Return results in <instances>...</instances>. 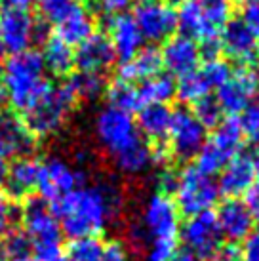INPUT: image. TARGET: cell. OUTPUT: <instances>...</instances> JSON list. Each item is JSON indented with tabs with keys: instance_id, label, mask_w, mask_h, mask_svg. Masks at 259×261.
<instances>
[{
	"instance_id": "obj_7",
	"label": "cell",
	"mask_w": 259,
	"mask_h": 261,
	"mask_svg": "<svg viewBox=\"0 0 259 261\" xmlns=\"http://www.w3.org/2000/svg\"><path fill=\"white\" fill-rule=\"evenodd\" d=\"M172 193L175 195L173 202L179 214L187 218L212 212L221 195L214 177L200 172L196 166H185L181 172H177Z\"/></svg>"
},
{
	"instance_id": "obj_45",
	"label": "cell",
	"mask_w": 259,
	"mask_h": 261,
	"mask_svg": "<svg viewBox=\"0 0 259 261\" xmlns=\"http://www.w3.org/2000/svg\"><path fill=\"white\" fill-rule=\"evenodd\" d=\"M242 202L246 204V208L250 212V216H252L253 221H257L259 223V181L253 183L252 187L248 189L244 193V200Z\"/></svg>"
},
{
	"instance_id": "obj_53",
	"label": "cell",
	"mask_w": 259,
	"mask_h": 261,
	"mask_svg": "<svg viewBox=\"0 0 259 261\" xmlns=\"http://www.w3.org/2000/svg\"><path fill=\"white\" fill-rule=\"evenodd\" d=\"M253 170H255V175H259V154L253 159Z\"/></svg>"
},
{
	"instance_id": "obj_4",
	"label": "cell",
	"mask_w": 259,
	"mask_h": 261,
	"mask_svg": "<svg viewBox=\"0 0 259 261\" xmlns=\"http://www.w3.org/2000/svg\"><path fill=\"white\" fill-rule=\"evenodd\" d=\"M21 232L27 237L38 261H63V231L51 206L42 198H25L21 212Z\"/></svg>"
},
{
	"instance_id": "obj_31",
	"label": "cell",
	"mask_w": 259,
	"mask_h": 261,
	"mask_svg": "<svg viewBox=\"0 0 259 261\" xmlns=\"http://www.w3.org/2000/svg\"><path fill=\"white\" fill-rule=\"evenodd\" d=\"M105 94L109 97V105L124 111V113L132 115V113H137L139 109H143V103L139 99V92H137V84L116 80L113 86L107 88Z\"/></svg>"
},
{
	"instance_id": "obj_49",
	"label": "cell",
	"mask_w": 259,
	"mask_h": 261,
	"mask_svg": "<svg viewBox=\"0 0 259 261\" xmlns=\"http://www.w3.org/2000/svg\"><path fill=\"white\" fill-rule=\"evenodd\" d=\"M204 261H238V257L230 250H225V248H221V252H217L216 255H212V257H208V259Z\"/></svg>"
},
{
	"instance_id": "obj_51",
	"label": "cell",
	"mask_w": 259,
	"mask_h": 261,
	"mask_svg": "<svg viewBox=\"0 0 259 261\" xmlns=\"http://www.w3.org/2000/svg\"><path fill=\"white\" fill-rule=\"evenodd\" d=\"M6 261H38L33 254L25 255H15V257H6Z\"/></svg>"
},
{
	"instance_id": "obj_19",
	"label": "cell",
	"mask_w": 259,
	"mask_h": 261,
	"mask_svg": "<svg viewBox=\"0 0 259 261\" xmlns=\"http://www.w3.org/2000/svg\"><path fill=\"white\" fill-rule=\"evenodd\" d=\"M221 237L230 242H244L253 229V219L246 204L238 198H227L216 214Z\"/></svg>"
},
{
	"instance_id": "obj_20",
	"label": "cell",
	"mask_w": 259,
	"mask_h": 261,
	"mask_svg": "<svg viewBox=\"0 0 259 261\" xmlns=\"http://www.w3.org/2000/svg\"><path fill=\"white\" fill-rule=\"evenodd\" d=\"M219 193H223L229 198H238L242 196L255 183V170H253V159L248 154H240L227 162L223 170L219 172Z\"/></svg>"
},
{
	"instance_id": "obj_32",
	"label": "cell",
	"mask_w": 259,
	"mask_h": 261,
	"mask_svg": "<svg viewBox=\"0 0 259 261\" xmlns=\"http://www.w3.org/2000/svg\"><path fill=\"white\" fill-rule=\"evenodd\" d=\"M103 242L97 237H84L72 239L65 250L63 261H101Z\"/></svg>"
},
{
	"instance_id": "obj_22",
	"label": "cell",
	"mask_w": 259,
	"mask_h": 261,
	"mask_svg": "<svg viewBox=\"0 0 259 261\" xmlns=\"http://www.w3.org/2000/svg\"><path fill=\"white\" fill-rule=\"evenodd\" d=\"M172 118L173 111L168 105H145L143 109L137 111L136 126L143 139L162 143L170 134Z\"/></svg>"
},
{
	"instance_id": "obj_11",
	"label": "cell",
	"mask_w": 259,
	"mask_h": 261,
	"mask_svg": "<svg viewBox=\"0 0 259 261\" xmlns=\"http://www.w3.org/2000/svg\"><path fill=\"white\" fill-rule=\"evenodd\" d=\"M42 38V27L29 10H0V42L4 51L19 54L33 50V44Z\"/></svg>"
},
{
	"instance_id": "obj_21",
	"label": "cell",
	"mask_w": 259,
	"mask_h": 261,
	"mask_svg": "<svg viewBox=\"0 0 259 261\" xmlns=\"http://www.w3.org/2000/svg\"><path fill=\"white\" fill-rule=\"evenodd\" d=\"M219 46L232 61L248 63L255 56L257 37L240 19H230L219 33Z\"/></svg>"
},
{
	"instance_id": "obj_12",
	"label": "cell",
	"mask_w": 259,
	"mask_h": 261,
	"mask_svg": "<svg viewBox=\"0 0 259 261\" xmlns=\"http://www.w3.org/2000/svg\"><path fill=\"white\" fill-rule=\"evenodd\" d=\"M134 21L143 40L152 44L166 42L177 31V14L173 8L160 0H143L134 12Z\"/></svg>"
},
{
	"instance_id": "obj_8",
	"label": "cell",
	"mask_w": 259,
	"mask_h": 261,
	"mask_svg": "<svg viewBox=\"0 0 259 261\" xmlns=\"http://www.w3.org/2000/svg\"><path fill=\"white\" fill-rule=\"evenodd\" d=\"M242 143L244 138L238 120H221L196 154V168L208 175L219 174L225 164L240 152Z\"/></svg>"
},
{
	"instance_id": "obj_15",
	"label": "cell",
	"mask_w": 259,
	"mask_h": 261,
	"mask_svg": "<svg viewBox=\"0 0 259 261\" xmlns=\"http://www.w3.org/2000/svg\"><path fill=\"white\" fill-rule=\"evenodd\" d=\"M200 58L202 51L198 42L185 35L170 37L160 51L162 67H166L170 76H177V79L194 73L200 67Z\"/></svg>"
},
{
	"instance_id": "obj_14",
	"label": "cell",
	"mask_w": 259,
	"mask_h": 261,
	"mask_svg": "<svg viewBox=\"0 0 259 261\" xmlns=\"http://www.w3.org/2000/svg\"><path fill=\"white\" fill-rule=\"evenodd\" d=\"M170 151L181 160L194 159L206 141V128L191 111H175L170 126Z\"/></svg>"
},
{
	"instance_id": "obj_29",
	"label": "cell",
	"mask_w": 259,
	"mask_h": 261,
	"mask_svg": "<svg viewBox=\"0 0 259 261\" xmlns=\"http://www.w3.org/2000/svg\"><path fill=\"white\" fill-rule=\"evenodd\" d=\"M67 86L71 88L76 99L95 101L107 92V80L101 73H88V71H76L69 76Z\"/></svg>"
},
{
	"instance_id": "obj_47",
	"label": "cell",
	"mask_w": 259,
	"mask_h": 261,
	"mask_svg": "<svg viewBox=\"0 0 259 261\" xmlns=\"http://www.w3.org/2000/svg\"><path fill=\"white\" fill-rule=\"evenodd\" d=\"M4 8H12V10H29L35 6L36 0H2Z\"/></svg>"
},
{
	"instance_id": "obj_57",
	"label": "cell",
	"mask_w": 259,
	"mask_h": 261,
	"mask_svg": "<svg viewBox=\"0 0 259 261\" xmlns=\"http://www.w3.org/2000/svg\"><path fill=\"white\" fill-rule=\"evenodd\" d=\"M2 54H4V48H2V42H0V58H2Z\"/></svg>"
},
{
	"instance_id": "obj_37",
	"label": "cell",
	"mask_w": 259,
	"mask_h": 261,
	"mask_svg": "<svg viewBox=\"0 0 259 261\" xmlns=\"http://www.w3.org/2000/svg\"><path fill=\"white\" fill-rule=\"evenodd\" d=\"M242 138L259 151V103H252L238 120Z\"/></svg>"
},
{
	"instance_id": "obj_24",
	"label": "cell",
	"mask_w": 259,
	"mask_h": 261,
	"mask_svg": "<svg viewBox=\"0 0 259 261\" xmlns=\"http://www.w3.org/2000/svg\"><path fill=\"white\" fill-rule=\"evenodd\" d=\"M177 27H181L185 37L200 40V44L219 38V35L206 21V15L202 12L198 0H185L181 4L179 12H177Z\"/></svg>"
},
{
	"instance_id": "obj_17",
	"label": "cell",
	"mask_w": 259,
	"mask_h": 261,
	"mask_svg": "<svg viewBox=\"0 0 259 261\" xmlns=\"http://www.w3.org/2000/svg\"><path fill=\"white\" fill-rule=\"evenodd\" d=\"M107 38L115 50V56L120 61H128L143 48V37L130 14H118L109 17Z\"/></svg>"
},
{
	"instance_id": "obj_44",
	"label": "cell",
	"mask_w": 259,
	"mask_h": 261,
	"mask_svg": "<svg viewBox=\"0 0 259 261\" xmlns=\"http://www.w3.org/2000/svg\"><path fill=\"white\" fill-rule=\"evenodd\" d=\"M238 259L240 261H259V232H252V234L242 242Z\"/></svg>"
},
{
	"instance_id": "obj_35",
	"label": "cell",
	"mask_w": 259,
	"mask_h": 261,
	"mask_svg": "<svg viewBox=\"0 0 259 261\" xmlns=\"http://www.w3.org/2000/svg\"><path fill=\"white\" fill-rule=\"evenodd\" d=\"M202 6V12L206 15V21L217 35L221 33L225 25L230 21L232 14V2L230 0H198Z\"/></svg>"
},
{
	"instance_id": "obj_34",
	"label": "cell",
	"mask_w": 259,
	"mask_h": 261,
	"mask_svg": "<svg viewBox=\"0 0 259 261\" xmlns=\"http://www.w3.org/2000/svg\"><path fill=\"white\" fill-rule=\"evenodd\" d=\"M210 92L212 90L202 80L198 71H194V73L179 79V84H175V95H179V99L183 103H191V105L196 103L198 99H202V97L210 95Z\"/></svg>"
},
{
	"instance_id": "obj_13",
	"label": "cell",
	"mask_w": 259,
	"mask_h": 261,
	"mask_svg": "<svg viewBox=\"0 0 259 261\" xmlns=\"http://www.w3.org/2000/svg\"><path fill=\"white\" fill-rule=\"evenodd\" d=\"M259 94V73L248 65H242L240 69L232 71L229 80L217 90V103L223 113L229 115H242L255 95Z\"/></svg>"
},
{
	"instance_id": "obj_23",
	"label": "cell",
	"mask_w": 259,
	"mask_h": 261,
	"mask_svg": "<svg viewBox=\"0 0 259 261\" xmlns=\"http://www.w3.org/2000/svg\"><path fill=\"white\" fill-rule=\"evenodd\" d=\"M160 69H162L160 50H157L154 46L141 48L134 58H130L128 61H122V65L118 69V80L130 82V84L143 82V80L159 74Z\"/></svg>"
},
{
	"instance_id": "obj_55",
	"label": "cell",
	"mask_w": 259,
	"mask_h": 261,
	"mask_svg": "<svg viewBox=\"0 0 259 261\" xmlns=\"http://www.w3.org/2000/svg\"><path fill=\"white\" fill-rule=\"evenodd\" d=\"M0 261H6V254H4V248L0 244Z\"/></svg>"
},
{
	"instance_id": "obj_1",
	"label": "cell",
	"mask_w": 259,
	"mask_h": 261,
	"mask_svg": "<svg viewBox=\"0 0 259 261\" xmlns=\"http://www.w3.org/2000/svg\"><path fill=\"white\" fill-rule=\"evenodd\" d=\"M50 206L65 234L71 239H84L101 234L120 216L124 196L111 181L82 183Z\"/></svg>"
},
{
	"instance_id": "obj_6",
	"label": "cell",
	"mask_w": 259,
	"mask_h": 261,
	"mask_svg": "<svg viewBox=\"0 0 259 261\" xmlns=\"http://www.w3.org/2000/svg\"><path fill=\"white\" fill-rule=\"evenodd\" d=\"M76 101L79 99L67 86V82L58 86L50 84L40 99L27 113H23V122L36 139L50 138L63 128Z\"/></svg>"
},
{
	"instance_id": "obj_39",
	"label": "cell",
	"mask_w": 259,
	"mask_h": 261,
	"mask_svg": "<svg viewBox=\"0 0 259 261\" xmlns=\"http://www.w3.org/2000/svg\"><path fill=\"white\" fill-rule=\"evenodd\" d=\"M17 210H15L12 198L4 193H0V240L6 237L10 231L15 229V221H17Z\"/></svg>"
},
{
	"instance_id": "obj_3",
	"label": "cell",
	"mask_w": 259,
	"mask_h": 261,
	"mask_svg": "<svg viewBox=\"0 0 259 261\" xmlns=\"http://www.w3.org/2000/svg\"><path fill=\"white\" fill-rule=\"evenodd\" d=\"M48 86L50 82L46 80L40 51L25 50L12 54L0 67V92L15 113H27Z\"/></svg>"
},
{
	"instance_id": "obj_28",
	"label": "cell",
	"mask_w": 259,
	"mask_h": 261,
	"mask_svg": "<svg viewBox=\"0 0 259 261\" xmlns=\"http://www.w3.org/2000/svg\"><path fill=\"white\" fill-rule=\"evenodd\" d=\"M139 99L145 105H166L175 95V80L170 74H154L137 84Z\"/></svg>"
},
{
	"instance_id": "obj_18",
	"label": "cell",
	"mask_w": 259,
	"mask_h": 261,
	"mask_svg": "<svg viewBox=\"0 0 259 261\" xmlns=\"http://www.w3.org/2000/svg\"><path fill=\"white\" fill-rule=\"evenodd\" d=\"M115 50L109 42L107 35H99V33H94L74 50V65L79 67V71L103 74L115 63Z\"/></svg>"
},
{
	"instance_id": "obj_27",
	"label": "cell",
	"mask_w": 259,
	"mask_h": 261,
	"mask_svg": "<svg viewBox=\"0 0 259 261\" xmlns=\"http://www.w3.org/2000/svg\"><path fill=\"white\" fill-rule=\"evenodd\" d=\"M95 33V17L90 12V8H82L71 17H67L63 23L56 27V37L61 38L69 46H79L86 38H90Z\"/></svg>"
},
{
	"instance_id": "obj_46",
	"label": "cell",
	"mask_w": 259,
	"mask_h": 261,
	"mask_svg": "<svg viewBox=\"0 0 259 261\" xmlns=\"http://www.w3.org/2000/svg\"><path fill=\"white\" fill-rule=\"evenodd\" d=\"M175 177L177 172H173L170 168H160L159 175H157V185H159V193H166L170 195L175 187Z\"/></svg>"
},
{
	"instance_id": "obj_50",
	"label": "cell",
	"mask_w": 259,
	"mask_h": 261,
	"mask_svg": "<svg viewBox=\"0 0 259 261\" xmlns=\"http://www.w3.org/2000/svg\"><path fill=\"white\" fill-rule=\"evenodd\" d=\"M172 261H198V259L191 252H187V250H177Z\"/></svg>"
},
{
	"instance_id": "obj_26",
	"label": "cell",
	"mask_w": 259,
	"mask_h": 261,
	"mask_svg": "<svg viewBox=\"0 0 259 261\" xmlns=\"http://www.w3.org/2000/svg\"><path fill=\"white\" fill-rule=\"evenodd\" d=\"M40 58L44 69L54 76H69L74 69V48L56 35L44 40Z\"/></svg>"
},
{
	"instance_id": "obj_40",
	"label": "cell",
	"mask_w": 259,
	"mask_h": 261,
	"mask_svg": "<svg viewBox=\"0 0 259 261\" xmlns=\"http://www.w3.org/2000/svg\"><path fill=\"white\" fill-rule=\"evenodd\" d=\"M177 240L172 242H152L145 248V261H172L177 252Z\"/></svg>"
},
{
	"instance_id": "obj_54",
	"label": "cell",
	"mask_w": 259,
	"mask_h": 261,
	"mask_svg": "<svg viewBox=\"0 0 259 261\" xmlns=\"http://www.w3.org/2000/svg\"><path fill=\"white\" fill-rule=\"evenodd\" d=\"M183 2H185V0H168V2H166V4H170V6H172V4H183Z\"/></svg>"
},
{
	"instance_id": "obj_58",
	"label": "cell",
	"mask_w": 259,
	"mask_h": 261,
	"mask_svg": "<svg viewBox=\"0 0 259 261\" xmlns=\"http://www.w3.org/2000/svg\"><path fill=\"white\" fill-rule=\"evenodd\" d=\"M240 2H248V0H240Z\"/></svg>"
},
{
	"instance_id": "obj_52",
	"label": "cell",
	"mask_w": 259,
	"mask_h": 261,
	"mask_svg": "<svg viewBox=\"0 0 259 261\" xmlns=\"http://www.w3.org/2000/svg\"><path fill=\"white\" fill-rule=\"evenodd\" d=\"M4 118V97H2V92H0V122Z\"/></svg>"
},
{
	"instance_id": "obj_38",
	"label": "cell",
	"mask_w": 259,
	"mask_h": 261,
	"mask_svg": "<svg viewBox=\"0 0 259 261\" xmlns=\"http://www.w3.org/2000/svg\"><path fill=\"white\" fill-rule=\"evenodd\" d=\"M0 244L4 248L6 257L31 254V244H29V240H27V237H25L21 231H15V229L8 232L6 237L0 240Z\"/></svg>"
},
{
	"instance_id": "obj_41",
	"label": "cell",
	"mask_w": 259,
	"mask_h": 261,
	"mask_svg": "<svg viewBox=\"0 0 259 261\" xmlns=\"http://www.w3.org/2000/svg\"><path fill=\"white\" fill-rule=\"evenodd\" d=\"M101 261H130L128 246L120 240H109L103 244Z\"/></svg>"
},
{
	"instance_id": "obj_5",
	"label": "cell",
	"mask_w": 259,
	"mask_h": 261,
	"mask_svg": "<svg viewBox=\"0 0 259 261\" xmlns=\"http://www.w3.org/2000/svg\"><path fill=\"white\" fill-rule=\"evenodd\" d=\"M179 210L173 198L166 193H152L141 206L139 219L128 229L130 242L147 248L152 242H172L179 234Z\"/></svg>"
},
{
	"instance_id": "obj_36",
	"label": "cell",
	"mask_w": 259,
	"mask_h": 261,
	"mask_svg": "<svg viewBox=\"0 0 259 261\" xmlns=\"http://www.w3.org/2000/svg\"><path fill=\"white\" fill-rule=\"evenodd\" d=\"M191 113L196 116V120L204 128H216L217 124L223 120V111H221L216 97H212V95H206V97L198 99L196 103H193Z\"/></svg>"
},
{
	"instance_id": "obj_56",
	"label": "cell",
	"mask_w": 259,
	"mask_h": 261,
	"mask_svg": "<svg viewBox=\"0 0 259 261\" xmlns=\"http://www.w3.org/2000/svg\"><path fill=\"white\" fill-rule=\"evenodd\" d=\"M255 56H257V61H259V44L255 46Z\"/></svg>"
},
{
	"instance_id": "obj_59",
	"label": "cell",
	"mask_w": 259,
	"mask_h": 261,
	"mask_svg": "<svg viewBox=\"0 0 259 261\" xmlns=\"http://www.w3.org/2000/svg\"><path fill=\"white\" fill-rule=\"evenodd\" d=\"M141 2H143V0H141Z\"/></svg>"
},
{
	"instance_id": "obj_9",
	"label": "cell",
	"mask_w": 259,
	"mask_h": 261,
	"mask_svg": "<svg viewBox=\"0 0 259 261\" xmlns=\"http://www.w3.org/2000/svg\"><path fill=\"white\" fill-rule=\"evenodd\" d=\"M84 170L67 162L61 156H48L40 160V175H38V187L42 200L54 204L56 200L63 198L71 191L80 187L84 183Z\"/></svg>"
},
{
	"instance_id": "obj_33",
	"label": "cell",
	"mask_w": 259,
	"mask_h": 261,
	"mask_svg": "<svg viewBox=\"0 0 259 261\" xmlns=\"http://www.w3.org/2000/svg\"><path fill=\"white\" fill-rule=\"evenodd\" d=\"M196 71L200 73L202 80L208 84L210 90H214V88L219 90V88L229 80L230 73H232L229 61H225V59H221V58L206 59L204 63H200V67H198Z\"/></svg>"
},
{
	"instance_id": "obj_30",
	"label": "cell",
	"mask_w": 259,
	"mask_h": 261,
	"mask_svg": "<svg viewBox=\"0 0 259 261\" xmlns=\"http://www.w3.org/2000/svg\"><path fill=\"white\" fill-rule=\"evenodd\" d=\"M36 6L46 23L58 27L67 17L76 14L79 10L86 8V0H36Z\"/></svg>"
},
{
	"instance_id": "obj_48",
	"label": "cell",
	"mask_w": 259,
	"mask_h": 261,
	"mask_svg": "<svg viewBox=\"0 0 259 261\" xmlns=\"http://www.w3.org/2000/svg\"><path fill=\"white\" fill-rule=\"evenodd\" d=\"M8 164H10V154H8V151L2 147V143H0V187L4 185V177H6V172H8Z\"/></svg>"
},
{
	"instance_id": "obj_2",
	"label": "cell",
	"mask_w": 259,
	"mask_h": 261,
	"mask_svg": "<svg viewBox=\"0 0 259 261\" xmlns=\"http://www.w3.org/2000/svg\"><path fill=\"white\" fill-rule=\"evenodd\" d=\"M94 134L97 145L113 160L115 168L124 175H141L151 166V149L137 130L130 113L116 107H103L94 118Z\"/></svg>"
},
{
	"instance_id": "obj_25",
	"label": "cell",
	"mask_w": 259,
	"mask_h": 261,
	"mask_svg": "<svg viewBox=\"0 0 259 261\" xmlns=\"http://www.w3.org/2000/svg\"><path fill=\"white\" fill-rule=\"evenodd\" d=\"M0 143L10 156H27L35 149L36 138L23 120L14 116H4L0 122Z\"/></svg>"
},
{
	"instance_id": "obj_16",
	"label": "cell",
	"mask_w": 259,
	"mask_h": 261,
	"mask_svg": "<svg viewBox=\"0 0 259 261\" xmlns=\"http://www.w3.org/2000/svg\"><path fill=\"white\" fill-rule=\"evenodd\" d=\"M38 175H40V160L35 156H15L8 164V172L4 177V187L8 196L15 198H29L38 187Z\"/></svg>"
},
{
	"instance_id": "obj_10",
	"label": "cell",
	"mask_w": 259,
	"mask_h": 261,
	"mask_svg": "<svg viewBox=\"0 0 259 261\" xmlns=\"http://www.w3.org/2000/svg\"><path fill=\"white\" fill-rule=\"evenodd\" d=\"M181 240L187 252L196 257V259H208L223 248V237L217 225L216 214L206 212L191 218L179 227Z\"/></svg>"
},
{
	"instance_id": "obj_43",
	"label": "cell",
	"mask_w": 259,
	"mask_h": 261,
	"mask_svg": "<svg viewBox=\"0 0 259 261\" xmlns=\"http://www.w3.org/2000/svg\"><path fill=\"white\" fill-rule=\"evenodd\" d=\"M95 8L99 10L101 14L105 15H118V14H126V10L130 8L132 0H94Z\"/></svg>"
},
{
	"instance_id": "obj_42",
	"label": "cell",
	"mask_w": 259,
	"mask_h": 261,
	"mask_svg": "<svg viewBox=\"0 0 259 261\" xmlns=\"http://www.w3.org/2000/svg\"><path fill=\"white\" fill-rule=\"evenodd\" d=\"M240 21L244 23L255 37H259V0H248V2H244Z\"/></svg>"
}]
</instances>
